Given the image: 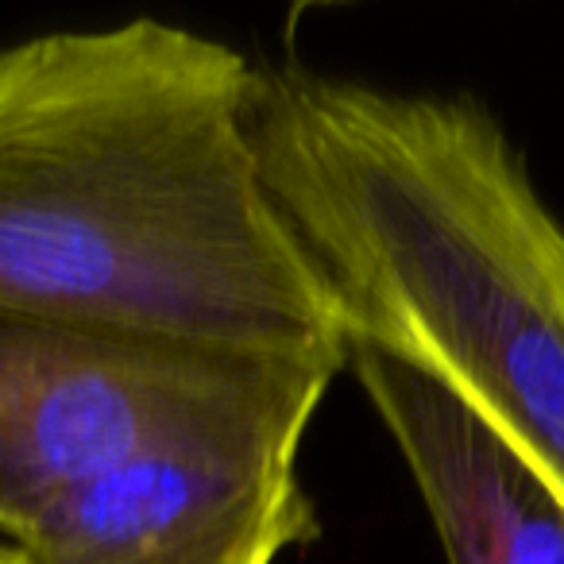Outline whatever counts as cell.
Wrapping results in <instances>:
<instances>
[{
	"mask_svg": "<svg viewBox=\"0 0 564 564\" xmlns=\"http://www.w3.org/2000/svg\"><path fill=\"white\" fill-rule=\"evenodd\" d=\"M259 78L163 20L0 51V310L345 368V333L267 194Z\"/></svg>",
	"mask_w": 564,
	"mask_h": 564,
	"instance_id": "1",
	"label": "cell"
},
{
	"mask_svg": "<svg viewBox=\"0 0 564 564\" xmlns=\"http://www.w3.org/2000/svg\"><path fill=\"white\" fill-rule=\"evenodd\" d=\"M251 135L348 348L422 368L564 495V225L499 120L286 70Z\"/></svg>",
	"mask_w": 564,
	"mask_h": 564,
	"instance_id": "2",
	"label": "cell"
},
{
	"mask_svg": "<svg viewBox=\"0 0 564 564\" xmlns=\"http://www.w3.org/2000/svg\"><path fill=\"white\" fill-rule=\"evenodd\" d=\"M337 368L0 310V538L82 479L189 437L310 425Z\"/></svg>",
	"mask_w": 564,
	"mask_h": 564,
	"instance_id": "3",
	"label": "cell"
},
{
	"mask_svg": "<svg viewBox=\"0 0 564 564\" xmlns=\"http://www.w3.org/2000/svg\"><path fill=\"white\" fill-rule=\"evenodd\" d=\"M306 425L189 437L63 491L17 541L20 564H274L322 533L299 484Z\"/></svg>",
	"mask_w": 564,
	"mask_h": 564,
	"instance_id": "4",
	"label": "cell"
},
{
	"mask_svg": "<svg viewBox=\"0 0 564 564\" xmlns=\"http://www.w3.org/2000/svg\"><path fill=\"white\" fill-rule=\"evenodd\" d=\"M414 476L448 564H564V495L422 368L348 348Z\"/></svg>",
	"mask_w": 564,
	"mask_h": 564,
	"instance_id": "5",
	"label": "cell"
},
{
	"mask_svg": "<svg viewBox=\"0 0 564 564\" xmlns=\"http://www.w3.org/2000/svg\"><path fill=\"white\" fill-rule=\"evenodd\" d=\"M0 564H20L17 549H12V541H4V538H0Z\"/></svg>",
	"mask_w": 564,
	"mask_h": 564,
	"instance_id": "6",
	"label": "cell"
}]
</instances>
